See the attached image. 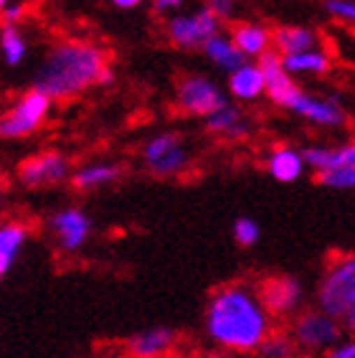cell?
I'll return each mask as SVG.
<instances>
[{
    "mask_svg": "<svg viewBox=\"0 0 355 358\" xmlns=\"http://www.w3.org/2000/svg\"><path fill=\"white\" fill-rule=\"evenodd\" d=\"M325 10L338 21L355 26V0H325Z\"/></svg>",
    "mask_w": 355,
    "mask_h": 358,
    "instance_id": "obj_29",
    "label": "cell"
},
{
    "mask_svg": "<svg viewBox=\"0 0 355 358\" xmlns=\"http://www.w3.org/2000/svg\"><path fill=\"white\" fill-rule=\"evenodd\" d=\"M277 328L261 305L259 292L246 280H231L211 289L203 308V336L208 345L229 356H254Z\"/></svg>",
    "mask_w": 355,
    "mask_h": 358,
    "instance_id": "obj_1",
    "label": "cell"
},
{
    "mask_svg": "<svg viewBox=\"0 0 355 358\" xmlns=\"http://www.w3.org/2000/svg\"><path fill=\"white\" fill-rule=\"evenodd\" d=\"M307 171L314 176L333 168H355V140L342 145H307L300 148Z\"/></svg>",
    "mask_w": 355,
    "mask_h": 358,
    "instance_id": "obj_15",
    "label": "cell"
},
{
    "mask_svg": "<svg viewBox=\"0 0 355 358\" xmlns=\"http://www.w3.org/2000/svg\"><path fill=\"white\" fill-rule=\"evenodd\" d=\"M201 51H203V56L213 64V66H219V69L226 71V74H231V71L239 69L241 64H246V59L239 54V48L233 46V41L229 38V34H224V31L216 34L213 38H208Z\"/></svg>",
    "mask_w": 355,
    "mask_h": 358,
    "instance_id": "obj_23",
    "label": "cell"
},
{
    "mask_svg": "<svg viewBox=\"0 0 355 358\" xmlns=\"http://www.w3.org/2000/svg\"><path fill=\"white\" fill-rule=\"evenodd\" d=\"M261 305L274 317V323H289L297 313L307 308V287L300 277L272 272L254 282Z\"/></svg>",
    "mask_w": 355,
    "mask_h": 358,
    "instance_id": "obj_5",
    "label": "cell"
},
{
    "mask_svg": "<svg viewBox=\"0 0 355 358\" xmlns=\"http://www.w3.org/2000/svg\"><path fill=\"white\" fill-rule=\"evenodd\" d=\"M143 166L157 178H178L191 168V150L178 132H157L140 150Z\"/></svg>",
    "mask_w": 355,
    "mask_h": 358,
    "instance_id": "obj_6",
    "label": "cell"
},
{
    "mask_svg": "<svg viewBox=\"0 0 355 358\" xmlns=\"http://www.w3.org/2000/svg\"><path fill=\"white\" fill-rule=\"evenodd\" d=\"M203 124L211 135L231 140V143L249 138V132H252V124H249L246 115L241 112V107H236V104H231V102H226L221 110L208 115V117L203 120Z\"/></svg>",
    "mask_w": 355,
    "mask_h": 358,
    "instance_id": "obj_18",
    "label": "cell"
},
{
    "mask_svg": "<svg viewBox=\"0 0 355 358\" xmlns=\"http://www.w3.org/2000/svg\"><path fill=\"white\" fill-rule=\"evenodd\" d=\"M183 3L185 0H152L157 13H178L183 8Z\"/></svg>",
    "mask_w": 355,
    "mask_h": 358,
    "instance_id": "obj_33",
    "label": "cell"
},
{
    "mask_svg": "<svg viewBox=\"0 0 355 358\" xmlns=\"http://www.w3.org/2000/svg\"><path fill=\"white\" fill-rule=\"evenodd\" d=\"M0 51L6 56L8 66H18L23 62L28 46L23 34L18 31V26H13V23H3L0 26Z\"/></svg>",
    "mask_w": 355,
    "mask_h": 358,
    "instance_id": "obj_26",
    "label": "cell"
},
{
    "mask_svg": "<svg viewBox=\"0 0 355 358\" xmlns=\"http://www.w3.org/2000/svg\"><path fill=\"white\" fill-rule=\"evenodd\" d=\"M322 358H355V336H345L340 343H335Z\"/></svg>",
    "mask_w": 355,
    "mask_h": 358,
    "instance_id": "obj_31",
    "label": "cell"
},
{
    "mask_svg": "<svg viewBox=\"0 0 355 358\" xmlns=\"http://www.w3.org/2000/svg\"><path fill=\"white\" fill-rule=\"evenodd\" d=\"M31 239V224L23 219L0 221V280L13 269Z\"/></svg>",
    "mask_w": 355,
    "mask_h": 358,
    "instance_id": "obj_17",
    "label": "cell"
},
{
    "mask_svg": "<svg viewBox=\"0 0 355 358\" xmlns=\"http://www.w3.org/2000/svg\"><path fill=\"white\" fill-rule=\"evenodd\" d=\"M284 331L289 333L292 343L297 345L300 356L305 358H322L335 343H340L345 338L342 325L335 317H330L328 313H322L320 308H314V305L297 313Z\"/></svg>",
    "mask_w": 355,
    "mask_h": 358,
    "instance_id": "obj_4",
    "label": "cell"
},
{
    "mask_svg": "<svg viewBox=\"0 0 355 358\" xmlns=\"http://www.w3.org/2000/svg\"><path fill=\"white\" fill-rule=\"evenodd\" d=\"M8 6H10V0H0V13H3V10H6Z\"/></svg>",
    "mask_w": 355,
    "mask_h": 358,
    "instance_id": "obj_38",
    "label": "cell"
},
{
    "mask_svg": "<svg viewBox=\"0 0 355 358\" xmlns=\"http://www.w3.org/2000/svg\"><path fill=\"white\" fill-rule=\"evenodd\" d=\"M26 13V8L23 6H8L6 10H3V23H18L21 21V15Z\"/></svg>",
    "mask_w": 355,
    "mask_h": 358,
    "instance_id": "obj_34",
    "label": "cell"
},
{
    "mask_svg": "<svg viewBox=\"0 0 355 358\" xmlns=\"http://www.w3.org/2000/svg\"><path fill=\"white\" fill-rule=\"evenodd\" d=\"M314 180L333 191H353L355 188V168H333V171L317 173Z\"/></svg>",
    "mask_w": 355,
    "mask_h": 358,
    "instance_id": "obj_28",
    "label": "cell"
},
{
    "mask_svg": "<svg viewBox=\"0 0 355 358\" xmlns=\"http://www.w3.org/2000/svg\"><path fill=\"white\" fill-rule=\"evenodd\" d=\"M122 176H124V166L112 163V160H96V163H87V166L76 168L71 173L68 183L79 193H92V191H99V188L115 186Z\"/></svg>",
    "mask_w": 355,
    "mask_h": 358,
    "instance_id": "obj_16",
    "label": "cell"
},
{
    "mask_svg": "<svg viewBox=\"0 0 355 358\" xmlns=\"http://www.w3.org/2000/svg\"><path fill=\"white\" fill-rule=\"evenodd\" d=\"M145 0H112V6L122 8V10H132V8L143 6Z\"/></svg>",
    "mask_w": 355,
    "mask_h": 358,
    "instance_id": "obj_35",
    "label": "cell"
},
{
    "mask_svg": "<svg viewBox=\"0 0 355 358\" xmlns=\"http://www.w3.org/2000/svg\"><path fill=\"white\" fill-rule=\"evenodd\" d=\"M3 201H6V183L0 178V208H3Z\"/></svg>",
    "mask_w": 355,
    "mask_h": 358,
    "instance_id": "obj_36",
    "label": "cell"
},
{
    "mask_svg": "<svg viewBox=\"0 0 355 358\" xmlns=\"http://www.w3.org/2000/svg\"><path fill=\"white\" fill-rule=\"evenodd\" d=\"M110 66V54L94 41L64 38L48 48L34 76V90L51 102H66L99 84V74Z\"/></svg>",
    "mask_w": 355,
    "mask_h": 358,
    "instance_id": "obj_2",
    "label": "cell"
},
{
    "mask_svg": "<svg viewBox=\"0 0 355 358\" xmlns=\"http://www.w3.org/2000/svg\"><path fill=\"white\" fill-rule=\"evenodd\" d=\"M71 160L61 150H41L34 152L18 163L15 168V180L28 191H41V188L61 186L71 178Z\"/></svg>",
    "mask_w": 355,
    "mask_h": 358,
    "instance_id": "obj_9",
    "label": "cell"
},
{
    "mask_svg": "<svg viewBox=\"0 0 355 358\" xmlns=\"http://www.w3.org/2000/svg\"><path fill=\"white\" fill-rule=\"evenodd\" d=\"M51 99L36 90H28L18 102L0 115V140H23L43 127L48 112H51Z\"/></svg>",
    "mask_w": 355,
    "mask_h": 358,
    "instance_id": "obj_8",
    "label": "cell"
},
{
    "mask_svg": "<svg viewBox=\"0 0 355 358\" xmlns=\"http://www.w3.org/2000/svg\"><path fill=\"white\" fill-rule=\"evenodd\" d=\"M314 308L335 317L345 336H355V252H335L325 259L314 287Z\"/></svg>",
    "mask_w": 355,
    "mask_h": 358,
    "instance_id": "obj_3",
    "label": "cell"
},
{
    "mask_svg": "<svg viewBox=\"0 0 355 358\" xmlns=\"http://www.w3.org/2000/svg\"><path fill=\"white\" fill-rule=\"evenodd\" d=\"M94 358H119V353H96V356Z\"/></svg>",
    "mask_w": 355,
    "mask_h": 358,
    "instance_id": "obj_37",
    "label": "cell"
},
{
    "mask_svg": "<svg viewBox=\"0 0 355 358\" xmlns=\"http://www.w3.org/2000/svg\"><path fill=\"white\" fill-rule=\"evenodd\" d=\"M92 231H94L92 216L79 206H64L48 216V234L54 236V244L64 255L82 252L92 239Z\"/></svg>",
    "mask_w": 355,
    "mask_h": 358,
    "instance_id": "obj_12",
    "label": "cell"
},
{
    "mask_svg": "<svg viewBox=\"0 0 355 358\" xmlns=\"http://www.w3.org/2000/svg\"><path fill=\"white\" fill-rule=\"evenodd\" d=\"M231 236L241 249H252V247H256V244H259L261 227L252 219V216H239V219L233 221Z\"/></svg>",
    "mask_w": 355,
    "mask_h": 358,
    "instance_id": "obj_27",
    "label": "cell"
},
{
    "mask_svg": "<svg viewBox=\"0 0 355 358\" xmlns=\"http://www.w3.org/2000/svg\"><path fill=\"white\" fill-rule=\"evenodd\" d=\"M205 10H211L221 23L224 21H233L236 15V0H205Z\"/></svg>",
    "mask_w": 355,
    "mask_h": 358,
    "instance_id": "obj_30",
    "label": "cell"
},
{
    "mask_svg": "<svg viewBox=\"0 0 355 358\" xmlns=\"http://www.w3.org/2000/svg\"><path fill=\"white\" fill-rule=\"evenodd\" d=\"M266 173L272 176L274 180H280V183H294V180H300L307 171L305 166V158H302V150L292 148V145H277L269 150L264 160Z\"/></svg>",
    "mask_w": 355,
    "mask_h": 358,
    "instance_id": "obj_20",
    "label": "cell"
},
{
    "mask_svg": "<svg viewBox=\"0 0 355 358\" xmlns=\"http://www.w3.org/2000/svg\"><path fill=\"white\" fill-rule=\"evenodd\" d=\"M320 43L317 31L307 26H280L272 31V51L280 56H294L312 51Z\"/></svg>",
    "mask_w": 355,
    "mask_h": 358,
    "instance_id": "obj_21",
    "label": "cell"
},
{
    "mask_svg": "<svg viewBox=\"0 0 355 358\" xmlns=\"http://www.w3.org/2000/svg\"><path fill=\"white\" fill-rule=\"evenodd\" d=\"M188 345L191 343L185 341L183 333L171 325H147L124 338L117 345V353L119 358H165L185 353Z\"/></svg>",
    "mask_w": 355,
    "mask_h": 358,
    "instance_id": "obj_7",
    "label": "cell"
},
{
    "mask_svg": "<svg viewBox=\"0 0 355 358\" xmlns=\"http://www.w3.org/2000/svg\"><path fill=\"white\" fill-rule=\"evenodd\" d=\"M229 38L233 41V46L239 48V54L244 59H259L266 51H272V28L261 26V23H233Z\"/></svg>",
    "mask_w": 355,
    "mask_h": 358,
    "instance_id": "obj_19",
    "label": "cell"
},
{
    "mask_svg": "<svg viewBox=\"0 0 355 358\" xmlns=\"http://www.w3.org/2000/svg\"><path fill=\"white\" fill-rule=\"evenodd\" d=\"M282 64H284L287 74L294 79V76H305V74H328L330 66H333V59H330L328 51L312 48V51H305V54L282 56Z\"/></svg>",
    "mask_w": 355,
    "mask_h": 358,
    "instance_id": "obj_24",
    "label": "cell"
},
{
    "mask_svg": "<svg viewBox=\"0 0 355 358\" xmlns=\"http://www.w3.org/2000/svg\"><path fill=\"white\" fill-rule=\"evenodd\" d=\"M287 110L294 112V115H300L305 117L307 122L317 124V127H342V124L348 122V115L342 110V104L338 102V96H317V94H310V92L300 90V94L294 96L292 102L287 104Z\"/></svg>",
    "mask_w": 355,
    "mask_h": 358,
    "instance_id": "obj_13",
    "label": "cell"
},
{
    "mask_svg": "<svg viewBox=\"0 0 355 358\" xmlns=\"http://www.w3.org/2000/svg\"><path fill=\"white\" fill-rule=\"evenodd\" d=\"M185 358H233L229 353L219 351V348H213V345H188L183 353Z\"/></svg>",
    "mask_w": 355,
    "mask_h": 358,
    "instance_id": "obj_32",
    "label": "cell"
},
{
    "mask_svg": "<svg viewBox=\"0 0 355 358\" xmlns=\"http://www.w3.org/2000/svg\"><path fill=\"white\" fill-rule=\"evenodd\" d=\"M229 102V96L224 94L219 84L211 82L208 76L201 74H188L183 76L175 87V104L183 115L205 120L216 110H221Z\"/></svg>",
    "mask_w": 355,
    "mask_h": 358,
    "instance_id": "obj_10",
    "label": "cell"
},
{
    "mask_svg": "<svg viewBox=\"0 0 355 358\" xmlns=\"http://www.w3.org/2000/svg\"><path fill=\"white\" fill-rule=\"evenodd\" d=\"M216 34H221V21L205 8H198L193 13H175L165 23L168 41L183 51L203 48V43Z\"/></svg>",
    "mask_w": 355,
    "mask_h": 358,
    "instance_id": "obj_11",
    "label": "cell"
},
{
    "mask_svg": "<svg viewBox=\"0 0 355 358\" xmlns=\"http://www.w3.org/2000/svg\"><path fill=\"white\" fill-rule=\"evenodd\" d=\"M256 358H300V351H297V345L292 343V338L284 328H274L266 341L259 345V351L254 353Z\"/></svg>",
    "mask_w": 355,
    "mask_h": 358,
    "instance_id": "obj_25",
    "label": "cell"
},
{
    "mask_svg": "<svg viewBox=\"0 0 355 358\" xmlns=\"http://www.w3.org/2000/svg\"><path fill=\"white\" fill-rule=\"evenodd\" d=\"M256 66H259L261 76H264V94L269 96L277 107L287 110V104L300 94V87H297V82L287 74L284 64H282V56L277 54V51H266L264 56H259Z\"/></svg>",
    "mask_w": 355,
    "mask_h": 358,
    "instance_id": "obj_14",
    "label": "cell"
},
{
    "mask_svg": "<svg viewBox=\"0 0 355 358\" xmlns=\"http://www.w3.org/2000/svg\"><path fill=\"white\" fill-rule=\"evenodd\" d=\"M165 358H185L183 353H178V356H165Z\"/></svg>",
    "mask_w": 355,
    "mask_h": 358,
    "instance_id": "obj_39",
    "label": "cell"
},
{
    "mask_svg": "<svg viewBox=\"0 0 355 358\" xmlns=\"http://www.w3.org/2000/svg\"><path fill=\"white\" fill-rule=\"evenodd\" d=\"M229 94L241 102H254L264 94V76L259 66L252 62L241 64L239 69L229 74Z\"/></svg>",
    "mask_w": 355,
    "mask_h": 358,
    "instance_id": "obj_22",
    "label": "cell"
}]
</instances>
